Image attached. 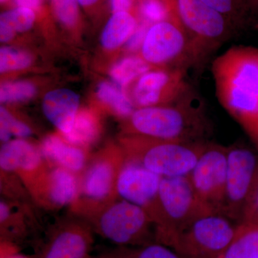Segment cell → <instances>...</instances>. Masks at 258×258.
<instances>
[{"label":"cell","instance_id":"cell-1","mask_svg":"<svg viewBox=\"0 0 258 258\" xmlns=\"http://www.w3.org/2000/svg\"><path fill=\"white\" fill-rule=\"evenodd\" d=\"M217 100L258 152V49L230 47L212 62Z\"/></svg>","mask_w":258,"mask_h":258},{"label":"cell","instance_id":"cell-2","mask_svg":"<svg viewBox=\"0 0 258 258\" xmlns=\"http://www.w3.org/2000/svg\"><path fill=\"white\" fill-rule=\"evenodd\" d=\"M128 134L184 142H207L210 122L195 91L164 106L137 108L128 118Z\"/></svg>","mask_w":258,"mask_h":258},{"label":"cell","instance_id":"cell-3","mask_svg":"<svg viewBox=\"0 0 258 258\" xmlns=\"http://www.w3.org/2000/svg\"><path fill=\"white\" fill-rule=\"evenodd\" d=\"M208 142H184L130 135L123 140L125 158L161 177L189 175Z\"/></svg>","mask_w":258,"mask_h":258},{"label":"cell","instance_id":"cell-4","mask_svg":"<svg viewBox=\"0 0 258 258\" xmlns=\"http://www.w3.org/2000/svg\"><path fill=\"white\" fill-rule=\"evenodd\" d=\"M159 205L160 217L155 227L156 240L169 247L176 237L195 220L214 214L200 201L188 175L162 177Z\"/></svg>","mask_w":258,"mask_h":258},{"label":"cell","instance_id":"cell-5","mask_svg":"<svg viewBox=\"0 0 258 258\" xmlns=\"http://www.w3.org/2000/svg\"><path fill=\"white\" fill-rule=\"evenodd\" d=\"M176 13L196 54L198 67L237 31L230 20L202 0H176Z\"/></svg>","mask_w":258,"mask_h":258},{"label":"cell","instance_id":"cell-6","mask_svg":"<svg viewBox=\"0 0 258 258\" xmlns=\"http://www.w3.org/2000/svg\"><path fill=\"white\" fill-rule=\"evenodd\" d=\"M125 159L121 147L101 153L88 162L80 179L79 198L72 205L75 212L87 218L119 198L117 182Z\"/></svg>","mask_w":258,"mask_h":258},{"label":"cell","instance_id":"cell-7","mask_svg":"<svg viewBox=\"0 0 258 258\" xmlns=\"http://www.w3.org/2000/svg\"><path fill=\"white\" fill-rule=\"evenodd\" d=\"M87 218L105 238L120 245H144L150 237L154 222L145 210L118 198Z\"/></svg>","mask_w":258,"mask_h":258},{"label":"cell","instance_id":"cell-8","mask_svg":"<svg viewBox=\"0 0 258 258\" xmlns=\"http://www.w3.org/2000/svg\"><path fill=\"white\" fill-rule=\"evenodd\" d=\"M141 55L149 66L187 70L198 68L196 54L179 18L150 25Z\"/></svg>","mask_w":258,"mask_h":258},{"label":"cell","instance_id":"cell-9","mask_svg":"<svg viewBox=\"0 0 258 258\" xmlns=\"http://www.w3.org/2000/svg\"><path fill=\"white\" fill-rule=\"evenodd\" d=\"M232 220L221 214L200 217L181 232L171 248L181 258H220L235 235Z\"/></svg>","mask_w":258,"mask_h":258},{"label":"cell","instance_id":"cell-10","mask_svg":"<svg viewBox=\"0 0 258 258\" xmlns=\"http://www.w3.org/2000/svg\"><path fill=\"white\" fill-rule=\"evenodd\" d=\"M258 172V154L244 144L227 147V176L222 215L240 222Z\"/></svg>","mask_w":258,"mask_h":258},{"label":"cell","instance_id":"cell-11","mask_svg":"<svg viewBox=\"0 0 258 258\" xmlns=\"http://www.w3.org/2000/svg\"><path fill=\"white\" fill-rule=\"evenodd\" d=\"M227 164V147L208 142L188 175L198 198L213 213L222 215Z\"/></svg>","mask_w":258,"mask_h":258},{"label":"cell","instance_id":"cell-12","mask_svg":"<svg viewBox=\"0 0 258 258\" xmlns=\"http://www.w3.org/2000/svg\"><path fill=\"white\" fill-rule=\"evenodd\" d=\"M187 69L149 71L139 78L134 88L135 105L140 108L171 104L193 92L187 81Z\"/></svg>","mask_w":258,"mask_h":258},{"label":"cell","instance_id":"cell-13","mask_svg":"<svg viewBox=\"0 0 258 258\" xmlns=\"http://www.w3.org/2000/svg\"><path fill=\"white\" fill-rule=\"evenodd\" d=\"M162 177L135 161L125 159L117 182L118 198L146 210L157 226L160 217L159 189Z\"/></svg>","mask_w":258,"mask_h":258},{"label":"cell","instance_id":"cell-14","mask_svg":"<svg viewBox=\"0 0 258 258\" xmlns=\"http://www.w3.org/2000/svg\"><path fill=\"white\" fill-rule=\"evenodd\" d=\"M47 165L40 150L23 139L9 141L1 147L2 172L18 174L30 192L48 171Z\"/></svg>","mask_w":258,"mask_h":258},{"label":"cell","instance_id":"cell-15","mask_svg":"<svg viewBox=\"0 0 258 258\" xmlns=\"http://www.w3.org/2000/svg\"><path fill=\"white\" fill-rule=\"evenodd\" d=\"M92 242L90 226L81 220H69L54 231L40 258H85Z\"/></svg>","mask_w":258,"mask_h":258},{"label":"cell","instance_id":"cell-16","mask_svg":"<svg viewBox=\"0 0 258 258\" xmlns=\"http://www.w3.org/2000/svg\"><path fill=\"white\" fill-rule=\"evenodd\" d=\"M80 179L72 171L53 166L40 180L32 195L37 201L52 208L73 205L79 198Z\"/></svg>","mask_w":258,"mask_h":258},{"label":"cell","instance_id":"cell-17","mask_svg":"<svg viewBox=\"0 0 258 258\" xmlns=\"http://www.w3.org/2000/svg\"><path fill=\"white\" fill-rule=\"evenodd\" d=\"M79 106V96L68 89L51 91L47 93L42 102L44 114L63 135L72 128Z\"/></svg>","mask_w":258,"mask_h":258},{"label":"cell","instance_id":"cell-18","mask_svg":"<svg viewBox=\"0 0 258 258\" xmlns=\"http://www.w3.org/2000/svg\"><path fill=\"white\" fill-rule=\"evenodd\" d=\"M40 150L47 164L64 168L76 174L83 172L89 161L81 147L55 135L44 139Z\"/></svg>","mask_w":258,"mask_h":258},{"label":"cell","instance_id":"cell-19","mask_svg":"<svg viewBox=\"0 0 258 258\" xmlns=\"http://www.w3.org/2000/svg\"><path fill=\"white\" fill-rule=\"evenodd\" d=\"M139 24L132 11L113 13L102 32V45L107 49H115L126 43Z\"/></svg>","mask_w":258,"mask_h":258},{"label":"cell","instance_id":"cell-20","mask_svg":"<svg viewBox=\"0 0 258 258\" xmlns=\"http://www.w3.org/2000/svg\"><path fill=\"white\" fill-rule=\"evenodd\" d=\"M220 258H258V224L239 222L233 238Z\"/></svg>","mask_w":258,"mask_h":258},{"label":"cell","instance_id":"cell-21","mask_svg":"<svg viewBox=\"0 0 258 258\" xmlns=\"http://www.w3.org/2000/svg\"><path fill=\"white\" fill-rule=\"evenodd\" d=\"M34 10L26 8H18L8 10L0 15V40L10 41L16 32L28 31L35 21Z\"/></svg>","mask_w":258,"mask_h":258},{"label":"cell","instance_id":"cell-22","mask_svg":"<svg viewBox=\"0 0 258 258\" xmlns=\"http://www.w3.org/2000/svg\"><path fill=\"white\" fill-rule=\"evenodd\" d=\"M99 130V123L95 115L82 111L77 113L72 128L64 137L68 142L76 147H88L98 138Z\"/></svg>","mask_w":258,"mask_h":258},{"label":"cell","instance_id":"cell-23","mask_svg":"<svg viewBox=\"0 0 258 258\" xmlns=\"http://www.w3.org/2000/svg\"><path fill=\"white\" fill-rule=\"evenodd\" d=\"M223 15L237 30L247 23L254 0H202Z\"/></svg>","mask_w":258,"mask_h":258},{"label":"cell","instance_id":"cell-24","mask_svg":"<svg viewBox=\"0 0 258 258\" xmlns=\"http://www.w3.org/2000/svg\"><path fill=\"white\" fill-rule=\"evenodd\" d=\"M98 96L108 105L117 115L128 118L134 111V104L121 88L111 83L103 82L98 86Z\"/></svg>","mask_w":258,"mask_h":258},{"label":"cell","instance_id":"cell-25","mask_svg":"<svg viewBox=\"0 0 258 258\" xmlns=\"http://www.w3.org/2000/svg\"><path fill=\"white\" fill-rule=\"evenodd\" d=\"M149 64L142 57L130 56L112 68L111 76L117 84L123 87L149 71Z\"/></svg>","mask_w":258,"mask_h":258},{"label":"cell","instance_id":"cell-26","mask_svg":"<svg viewBox=\"0 0 258 258\" xmlns=\"http://www.w3.org/2000/svg\"><path fill=\"white\" fill-rule=\"evenodd\" d=\"M108 258H181L174 249L164 244L149 243L137 248L121 249Z\"/></svg>","mask_w":258,"mask_h":258},{"label":"cell","instance_id":"cell-27","mask_svg":"<svg viewBox=\"0 0 258 258\" xmlns=\"http://www.w3.org/2000/svg\"><path fill=\"white\" fill-rule=\"evenodd\" d=\"M32 130L28 125L15 118L5 108H0V139L3 143L10 141L12 136L25 138L30 137Z\"/></svg>","mask_w":258,"mask_h":258},{"label":"cell","instance_id":"cell-28","mask_svg":"<svg viewBox=\"0 0 258 258\" xmlns=\"http://www.w3.org/2000/svg\"><path fill=\"white\" fill-rule=\"evenodd\" d=\"M35 93L33 85L25 81L5 83L1 86L0 100L3 103H17L28 101Z\"/></svg>","mask_w":258,"mask_h":258},{"label":"cell","instance_id":"cell-29","mask_svg":"<svg viewBox=\"0 0 258 258\" xmlns=\"http://www.w3.org/2000/svg\"><path fill=\"white\" fill-rule=\"evenodd\" d=\"M31 62L32 56L25 51L12 47H2L0 50L1 73L26 69Z\"/></svg>","mask_w":258,"mask_h":258},{"label":"cell","instance_id":"cell-30","mask_svg":"<svg viewBox=\"0 0 258 258\" xmlns=\"http://www.w3.org/2000/svg\"><path fill=\"white\" fill-rule=\"evenodd\" d=\"M55 18L67 28H73L79 20V3L78 0H51Z\"/></svg>","mask_w":258,"mask_h":258},{"label":"cell","instance_id":"cell-31","mask_svg":"<svg viewBox=\"0 0 258 258\" xmlns=\"http://www.w3.org/2000/svg\"><path fill=\"white\" fill-rule=\"evenodd\" d=\"M240 222L258 224V172Z\"/></svg>","mask_w":258,"mask_h":258},{"label":"cell","instance_id":"cell-32","mask_svg":"<svg viewBox=\"0 0 258 258\" xmlns=\"http://www.w3.org/2000/svg\"><path fill=\"white\" fill-rule=\"evenodd\" d=\"M149 27L150 25L145 22L142 21L139 23L138 27L125 43V47L129 51L136 52L141 50Z\"/></svg>","mask_w":258,"mask_h":258},{"label":"cell","instance_id":"cell-33","mask_svg":"<svg viewBox=\"0 0 258 258\" xmlns=\"http://www.w3.org/2000/svg\"><path fill=\"white\" fill-rule=\"evenodd\" d=\"M136 0H110L113 13L133 11Z\"/></svg>","mask_w":258,"mask_h":258},{"label":"cell","instance_id":"cell-34","mask_svg":"<svg viewBox=\"0 0 258 258\" xmlns=\"http://www.w3.org/2000/svg\"><path fill=\"white\" fill-rule=\"evenodd\" d=\"M42 0H14L15 5L20 8H26L37 11L42 5Z\"/></svg>","mask_w":258,"mask_h":258},{"label":"cell","instance_id":"cell-35","mask_svg":"<svg viewBox=\"0 0 258 258\" xmlns=\"http://www.w3.org/2000/svg\"><path fill=\"white\" fill-rule=\"evenodd\" d=\"M100 0H78L79 5L84 8H89L98 3Z\"/></svg>","mask_w":258,"mask_h":258},{"label":"cell","instance_id":"cell-36","mask_svg":"<svg viewBox=\"0 0 258 258\" xmlns=\"http://www.w3.org/2000/svg\"><path fill=\"white\" fill-rule=\"evenodd\" d=\"M2 258H27L22 254L16 253H8L2 256Z\"/></svg>","mask_w":258,"mask_h":258},{"label":"cell","instance_id":"cell-37","mask_svg":"<svg viewBox=\"0 0 258 258\" xmlns=\"http://www.w3.org/2000/svg\"><path fill=\"white\" fill-rule=\"evenodd\" d=\"M164 1L169 3V4L175 5V6H176V0H164Z\"/></svg>","mask_w":258,"mask_h":258},{"label":"cell","instance_id":"cell-38","mask_svg":"<svg viewBox=\"0 0 258 258\" xmlns=\"http://www.w3.org/2000/svg\"><path fill=\"white\" fill-rule=\"evenodd\" d=\"M255 3H256V4L258 5V0H256ZM256 28H257L258 30V22H257V25H256Z\"/></svg>","mask_w":258,"mask_h":258},{"label":"cell","instance_id":"cell-39","mask_svg":"<svg viewBox=\"0 0 258 258\" xmlns=\"http://www.w3.org/2000/svg\"><path fill=\"white\" fill-rule=\"evenodd\" d=\"M1 1V3H5V2L8 1V0H0Z\"/></svg>","mask_w":258,"mask_h":258},{"label":"cell","instance_id":"cell-40","mask_svg":"<svg viewBox=\"0 0 258 258\" xmlns=\"http://www.w3.org/2000/svg\"><path fill=\"white\" fill-rule=\"evenodd\" d=\"M85 258H87V257H85Z\"/></svg>","mask_w":258,"mask_h":258},{"label":"cell","instance_id":"cell-41","mask_svg":"<svg viewBox=\"0 0 258 258\" xmlns=\"http://www.w3.org/2000/svg\"><path fill=\"white\" fill-rule=\"evenodd\" d=\"M255 1H256V0H255Z\"/></svg>","mask_w":258,"mask_h":258}]
</instances>
